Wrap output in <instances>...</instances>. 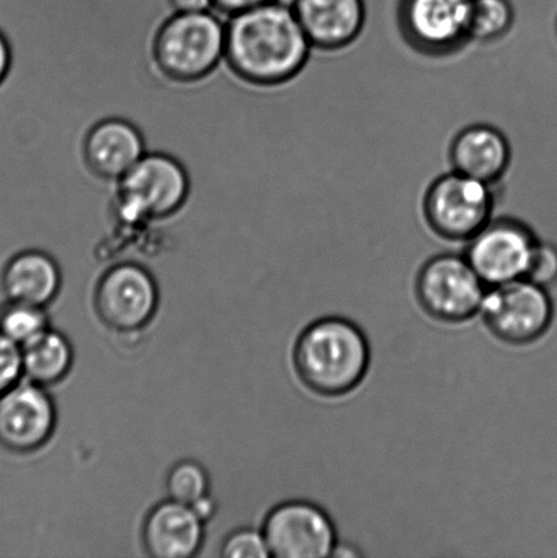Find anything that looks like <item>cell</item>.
<instances>
[{
	"instance_id": "cell-1",
	"label": "cell",
	"mask_w": 557,
	"mask_h": 558,
	"mask_svg": "<svg viewBox=\"0 0 557 558\" xmlns=\"http://www.w3.org/2000/svg\"><path fill=\"white\" fill-rule=\"evenodd\" d=\"M313 51L283 0L227 16L226 65L244 84L280 89L303 73Z\"/></svg>"
},
{
	"instance_id": "cell-2",
	"label": "cell",
	"mask_w": 557,
	"mask_h": 558,
	"mask_svg": "<svg viewBox=\"0 0 557 558\" xmlns=\"http://www.w3.org/2000/svg\"><path fill=\"white\" fill-rule=\"evenodd\" d=\"M371 349L356 323L329 316L315 320L300 333L293 366L300 381L324 398L353 392L368 374Z\"/></svg>"
},
{
	"instance_id": "cell-3",
	"label": "cell",
	"mask_w": 557,
	"mask_h": 558,
	"mask_svg": "<svg viewBox=\"0 0 557 558\" xmlns=\"http://www.w3.org/2000/svg\"><path fill=\"white\" fill-rule=\"evenodd\" d=\"M193 195L187 167L171 153L149 150L113 189L111 215L119 227L182 220Z\"/></svg>"
},
{
	"instance_id": "cell-4",
	"label": "cell",
	"mask_w": 557,
	"mask_h": 558,
	"mask_svg": "<svg viewBox=\"0 0 557 558\" xmlns=\"http://www.w3.org/2000/svg\"><path fill=\"white\" fill-rule=\"evenodd\" d=\"M227 16L216 10L173 13L153 36L157 74L177 85H198L226 64Z\"/></svg>"
},
{
	"instance_id": "cell-5",
	"label": "cell",
	"mask_w": 557,
	"mask_h": 558,
	"mask_svg": "<svg viewBox=\"0 0 557 558\" xmlns=\"http://www.w3.org/2000/svg\"><path fill=\"white\" fill-rule=\"evenodd\" d=\"M494 185L450 171L425 190L422 211L425 226L446 242L468 243L493 220Z\"/></svg>"
},
{
	"instance_id": "cell-6",
	"label": "cell",
	"mask_w": 557,
	"mask_h": 558,
	"mask_svg": "<svg viewBox=\"0 0 557 558\" xmlns=\"http://www.w3.org/2000/svg\"><path fill=\"white\" fill-rule=\"evenodd\" d=\"M487 288L465 255L451 253L425 262L414 282L425 314L446 325H461L480 315Z\"/></svg>"
},
{
	"instance_id": "cell-7",
	"label": "cell",
	"mask_w": 557,
	"mask_h": 558,
	"mask_svg": "<svg viewBox=\"0 0 557 558\" xmlns=\"http://www.w3.org/2000/svg\"><path fill=\"white\" fill-rule=\"evenodd\" d=\"M480 315L498 341L528 347L547 336L555 308L548 289L521 278L491 288Z\"/></svg>"
},
{
	"instance_id": "cell-8",
	"label": "cell",
	"mask_w": 557,
	"mask_h": 558,
	"mask_svg": "<svg viewBox=\"0 0 557 558\" xmlns=\"http://www.w3.org/2000/svg\"><path fill=\"white\" fill-rule=\"evenodd\" d=\"M540 239L526 222L494 217L467 243L465 255L488 288L526 277Z\"/></svg>"
},
{
	"instance_id": "cell-9",
	"label": "cell",
	"mask_w": 557,
	"mask_h": 558,
	"mask_svg": "<svg viewBox=\"0 0 557 558\" xmlns=\"http://www.w3.org/2000/svg\"><path fill=\"white\" fill-rule=\"evenodd\" d=\"M469 10L471 0H398V27L413 51L450 57L471 43Z\"/></svg>"
},
{
	"instance_id": "cell-10",
	"label": "cell",
	"mask_w": 557,
	"mask_h": 558,
	"mask_svg": "<svg viewBox=\"0 0 557 558\" xmlns=\"http://www.w3.org/2000/svg\"><path fill=\"white\" fill-rule=\"evenodd\" d=\"M158 287L145 266L120 262L98 279L95 308L100 320L118 332H133L149 325L158 308Z\"/></svg>"
},
{
	"instance_id": "cell-11",
	"label": "cell",
	"mask_w": 557,
	"mask_h": 558,
	"mask_svg": "<svg viewBox=\"0 0 557 558\" xmlns=\"http://www.w3.org/2000/svg\"><path fill=\"white\" fill-rule=\"evenodd\" d=\"M262 533L270 557L276 558H327L338 544L329 513L305 500L286 501L273 508Z\"/></svg>"
},
{
	"instance_id": "cell-12",
	"label": "cell",
	"mask_w": 557,
	"mask_h": 558,
	"mask_svg": "<svg viewBox=\"0 0 557 558\" xmlns=\"http://www.w3.org/2000/svg\"><path fill=\"white\" fill-rule=\"evenodd\" d=\"M57 420L47 387L21 380L0 396V447L21 456L40 450L51 439Z\"/></svg>"
},
{
	"instance_id": "cell-13",
	"label": "cell",
	"mask_w": 557,
	"mask_h": 558,
	"mask_svg": "<svg viewBox=\"0 0 557 558\" xmlns=\"http://www.w3.org/2000/svg\"><path fill=\"white\" fill-rule=\"evenodd\" d=\"M149 151L145 134L122 117L96 120L81 141V160L97 182L114 185Z\"/></svg>"
},
{
	"instance_id": "cell-14",
	"label": "cell",
	"mask_w": 557,
	"mask_h": 558,
	"mask_svg": "<svg viewBox=\"0 0 557 558\" xmlns=\"http://www.w3.org/2000/svg\"><path fill=\"white\" fill-rule=\"evenodd\" d=\"M311 46L322 52L351 47L367 24L365 0H289Z\"/></svg>"
},
{
	"instance_id": "cell-15",
	"label": "cell",
	"mask_w": 557,
	"mask_h": 558,
	"mask_svg": "<svg viewBox=\"0 0 557 558\" xmlns=\"http://www.w3.org/2000/svg\"><path fill=\"white\" fill-rule=\"evenodd\" d=\"M449 160L451 171L495 187L511 167V144L504 131L493 124H469L452 138Z\"/></svg>"
},
{
	"instance_id": "cell-16",
	"label": "cell",
	"mask_w": 557,
	"mask_h": 558,
	"mask_svg": "<svg viewBox=\"0 0 557 558\" xmlns=\"http://www.w3.org/2000/svg\"><path fill=\"white\" fill-rule=\"evenodd\" d=\"M205 522L190 506L169 499L152 508L142 527V543L155 558H190L204 545Z\"/></svg>"
},
{
	"instance_id": "cell-17",
	"label": "cell",
	"mask_w": 557,
	"mask_h": 558,
	"mask_svg": "<svg viewBox=\"0 0 557 558\" xmlns=\"http://www.w3.org/2000/svg\"><path fill=\"white\" fill-rule=\"evenodd\" d=\"M2 288L10 301L46 308L62 288V270L46 251L24 250L5 264Z\"/></svg>"
},
{
	"instance_id": "cell-18",
	"label": "cell",
	"mask_w": 557,
	"mask_h": 558,
	"mask_svg": "<svg viewBox=\"0 0 557 558\" xmlns=\"http://www.w3.org/2000/svg\"><path fill=\"white\" fill-rule=\"evenodd\" d=\"M73 363L74 352L69 339L52 328L22 347L25 379L43 387L63 381Z\"/></svg>"
},
{
	"instance_id": "cell-19",
	"label": "cell",
	"mask_w": 557,
	"mask_h": 558,
	"mask_svg": "<svg viewBox=\"0 0 557 558\" xmlns=\"http://www.w3.org/2000/svg\"><path fill=\"white\" fill-rule=\"evenodd\" d=\"M516 24V9L511 0H471L469 10V40L493 44L500 41Z\"/></svg>"
},
{
	"instance_id": "cell-20",
	"label": "cell",
	"mask_w": 557,
	"mask_h": 558,
	"mask_svg": "<svg viewBox=\"0 0 557 558\" xmlns=\"http://www.w3.org/2000/svg\"><path fill=\"white\" fill-rule=\"evenodd\" d=\"M48 328V315L41 306L9 300V303L0 308V332L21 348Z\"/></svg>"
},
{
	"instance_id": "cell-21",
	"label": "cell",
	"mask_w": 557,
	"mask_h": 558,
	"mask_svg": "<svg viewBox=\"0 0 557 558\" xmlns=\"http://www.w3.org/2000/svg\"><path fill=\"white\" fill-rule=\"evenodd\" d=\"M209 475L195 461H182L169 470L167 477L169 499L193 507L209 496Z\"/></svg>"
},
{
	"instance_id": "cell-22",
	"label": "cell",
	"mask_w": 557,
	"mask_h": 558,
	"mask_svg": "<svg viewBox=\"0 0 557 558\" xmlns=\"http://www.w3.org/2000/svg\"><path fill=\"white\" fill-rule=\"evenodd\" d=\"M223 558H267L270 557L262 530L239 529L229 534L221 546Z\"/></svg>"
},
{
	"instance_id": "cell-23",
	"label": "cell",
	"mask_w": 557,
	"mask_h": 558,
	"mask_svg": "<svg viewBox=\"0 0 557 558\" xmlns=\"http://www.w3.org/2000/svg\"><path fill=\"white\" fill-rule=\"evenodd\" d=\"M525 278L548 290L556 287L557 245L540 240Z\"/></svg>"
},
{
	"instance_id": "cell-24",
	"label": "cell",
	"mask_w": 557,
	"mask_h": 558,
	"mask_svg": "<svg viewBox=\"0 0 557 558\" xmlns=\"http://www.w3.org/2000/svg\"><path fill=\"white\" fill-rule=\"evenodd\" d=\"M24 377L22 348L0 332V396Z\"/></svg>"
},
{
	"instance_id": "cell-25",
	"label": "cell",
	"mask_w": 557,
	"mask_h": 558,
	"mask_svg": "<svg viewBox=\"0 0 557 558\" xmlns=\"http://www.w3.org/2000/svg\"><path fill=\"white\" fill-rule=\"evenodd\" d=\"M270 2H276V0H213V9L223 16H231L240 13V11Z\"/></svg>"
},
{
	"instance_id": "cell-26",
	"label": "cell",
	"mask_w": 557,
	"mask_h": 558,
	"mask_svg": "<svg viewBox=\"0 0 557 558\" xmlns=\"http://www.w3.org/2000/svg\"><path fill=\"white\" fill-rule=\"evenodd\" d=\"M173 13H202L213 9V0H169Z\"/></svg>"
},
{
	"instance_id": "cell-27",
	"label": "cell",
	"mask_w": 557,
	"mask_h": 558,
	"mask_svg": "<svg viewBox=\"0 0 557 558\" xmlns=\"http://www.w3.org/2000/svg\"><path fill=\"white\" fill-rule=\"evenodd\" d=\"M13 48H11L8 37L0 32V86L8 80L11 68H13Z\"/></svg>"
},
{
	"instance_id": "cell-28",
	"label": "cell",
	"mask_w": 557,
	"mask_h": 558,
	"mask_svg": "<svg viewBox=\"0 0 557 558\" xmlns=\"http://www.w3.org/2000/svg\"><path fill=\"white\" fill-rule=\"evenodd\" d=\"M556 29H557V22H556Z\"/></svg>"
}]
</instances>
